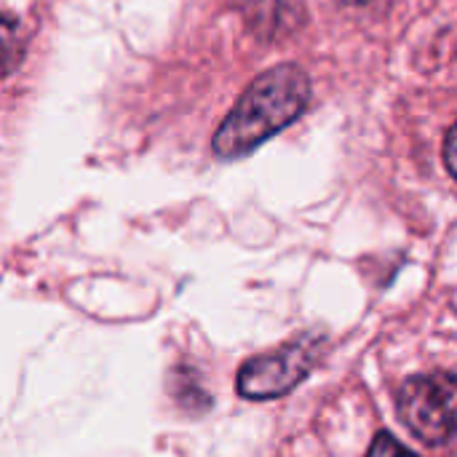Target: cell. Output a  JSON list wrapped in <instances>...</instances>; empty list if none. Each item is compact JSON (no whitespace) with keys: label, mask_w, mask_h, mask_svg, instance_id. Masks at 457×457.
<instances>
[{"label":"cell","mask_w":457,"mask_h":457,"mask_svg":"<svg viewBox=\"0 0 457 457\" xmlns=\"http://www.w3.org/2000/svg\"><path fill=\"white\" fill-rule=\"evenodd\" d=\"M311 99V80L297 64L265 70L220 123L212 147L220 158H238L297 120Z\"/></svg>","instance_id":"6da1fadb"},{"label":"cell","mask_w":457,"mask_h":457,"mask_svg":"<svg viewBox=\"0 0 457 457\" xmlns=\"http://www.w3.org/2000/svg\"><path fill=\"white\" fill-rule=\"evenodd\" d=\"M399 415L426 445H445L457 436V378L434 372L404 383Z\"/></svg>","instance_id":"7a4b0ae2"},{"label":"cell","mask_w":457,"mask_h":457,"mask_svg":"<svg viewBox=\"0 0 457 457\" xmlns=\"http://www.w3.org/2000/svg\"><path fill=\"white\" fill-rule=\"evenodd\" d=\"M319 351V340H297L268 356L249 359L238 372V394L244 399L284 396L313 370Z\"/></svg>","instance_id":"3957f363"},{"label":"cell","mask_w":457,"mask_h":457,"mask_svg":"<svg viewBox=\"0 0 457 457\" xmlns=\"http://www.w3.org/2000/svg\"><path fill=\"white\" fill-rule=\"evenodd\" d=\"M367 457H418L415 453H410L407 447H402L391 434H380L372 447H370V455Z\"/></svg>","instance_id":"277c9868"},{"label":"cell","mask_w":457,"mask_h":457,"mask_svg":"<svg viewBox=\"0 0 457 457\" xmlns=\"http://www.w3.org/2000/svg\"><path fill=\"white\" fill-rule=\"evenodd\" d=\"M445 163H447L450 174L457 179V123L450 129L447 142H445Z\"/></svg>","instance_id":"5b68a950"},{"label":"cell","mask_w":457,"mask_h":457,"mask_svg":"<svg viewBox=\"0 0 457 457\" xmlns=\"http://www.w3.org/2000/svg\"><path fill=\"white\" fill-rule=\"evenodd\" d=\"M348 3H370V0H348Z\"/></svg>","instance_id":"8992f818"}]
</instances>
